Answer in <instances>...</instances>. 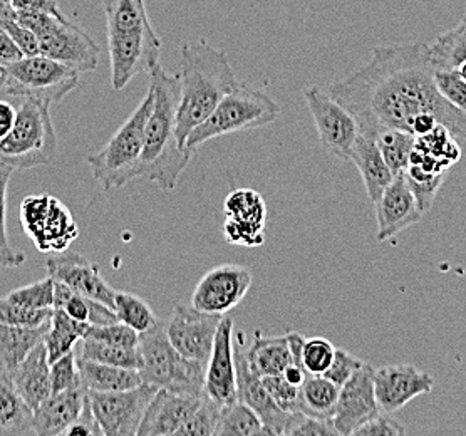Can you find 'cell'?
I'll use <instances>...</instances> for the list:
<instances>
[{
	"label": "cell",
	"instance_id": "9c48e42d",
	"mask_svg": "<svg viewBox=\"0 0 466 436\" xmlns=\"http://www.w3.org/2000/svg\"><path fill=\"white\" fill-rule=\"evenodd\" d=\"M19 213L24 232L43 254L66 252L79 235L73 213L51 193L25 197Z\"/></svg>",
	"mask_w": 466,
	"mask_h": 436
},
{
	"label": "cell",
	"instance_id": "6125c7cd",
	"mask_svg": "<svg viewBox=\"0 0 466 436\" xmlns=\"http://www.w3.org/2000/svg\"><path fill=\"white\" fill-rule=\"evenodd\" d=\"M9 2H11V0H4V4H9Z\"/></svg>",
	"mask_w": 466,
	"mask_h": 436
},
{
	"label": "cell",
	"instance_id": "d590c367",
	"mask_svg": "<svg viewBox=\"0 0 466 436\" xmlns=\"http://www.w3.org/2000/svg\"><path fill=\"white\" fill-rule=\"evenodd\" d=\"M235 435H267L260 416L240 400L222 406L220 420L215 430V436Z\"/></svg>",
	"mask_w": 466,
	"mask_h": 436
},
{
	"label": "cell",
	"instance_id": "816d5d0a",
	"mask_svg": "<svg viewBox=\"0 0 466 436\" xmlns=\"http://www.w3.org/2000/svg\"><path fill=\"white\" fill-rule=\"evenodd\" d=\"M362 364L364 362L358 360L356 356H352L350 352L344 351V350H336L334 360H332L330 366L324 372V376L340 388L342 384L350 380L354 372L360 370Z\"/></svg>",
	"mask_w": 466,
	"mask_h": 436
},
{
	"label": "cell",
	"instance_id": "11a10c76",
	"mask_svg": "<svg viewBox=\"0 0 466 436\" xmlns=\"http://www.w3.org/2000/svg\"><path fill=\"white\" fill-rule=\"evenodd\" d=\"M24 53L17 43L11 37L4 27H0V67H7L17 61H21Z\"/></svg>",
	"mask_w": 466,
	"mask_h": 436
},
{
	"label": "cell",
	"instance_id": "e575fe53",
	"mask_svg": "<svg viewBox=\"0 0 466 436\" xmlns=\"http://www.w3.org/2000/svg\"><path fill=\"white\" fill-rule=\"evenodd\" d=\"M428 47L436 71L458 69L466 61V15L456 27L438 35Z\"/></svg>",
	"mask_w": 466,
	"mask_h": 436
},
{
	"label": "cell",
	"instance_id": "e7e4bbea",
	"mask_svg": "<svg viewBox=\"0 0 466 436\" xmlns=\"http://www.w3.org/2000/svg\"><path fill=\"white\" fill-rule=\"evenodd\" d=\"M465 15H466V12H465Z\"/></svg>",
	"mask_w": 466,
	"mask_h": 436
},
{
	"label": "cell",
	"instance_id": "30bf717a",
	"mask_svg": "<svg viewBox=\"0 0 466 436\" xmlns=\"http://www.w3.org/2000/svg\"><path fill=\"white\" fill-rule=\"evenodd\" d=\"M157 391L158 388L148 383L127 391H89V403L105 436H138L139 425Z\"/></svg>",
	"mask_w": 466,
	"mask_h": 436
},
{
	"label": "cell",
	"instance_id": "94428289",
	"mask_svg": "<svg viewBox=\"0 0 466 436\" xmlns=\"http://www.w3.org/2000/svg\"><path fill=\"white\" fill-rule=\"evenodd\" d=\"M458 73H460V76H461V77H463V79H465V83H466V61L465 63H463V65L460 66V67H458Z\"/></svg>",
	"mask_w": 466,
	"mask_h": 436
},
{
	"label": "cell",
	"instance_id": "ba28073f",
	"mask_svg": "<svg viewBox=\"0 0 466 436\" xmlns=\"http://www.w3.org/2000/svg\"><path fill=\"white\" fill-rule=\"evenodd\" d=\"M79 85V73L44 54L24 56L5 67L2 91L9 96L32 97L47 105L63 101Z\"/></svg>",
	"mask_w": 466,
	"mask_h": 436
},
{
	"label": "cell",
	"instance_id": "be15d7a7",
	"mask_svg": "<svg viewBox=\"0 0 466 436\" xmlns=\"http://www.w3.org/2000/svg\"><path fill=\"white\" fill-rule=\"evenodd\" d=\"M2 4H4V0H0V5H2Z\"/></svg>",
	"mask_w": 466,
	"mask_h": 436
},
{
	"label": "cell",
	"instance_id": "c3c4849f",
	"mask_svg": "<svg viewBox=\"0 0 466 436\" xmlns=\"http://www.w3.org/2000/svg\"><path fill=\"white\" fill-rule=\"evenodd\" d=\"M83 378H81V370H79V358L76 356L75 351L67 352L57 361L51 362V386L53 393H59L69 388L81 386Z\"/></svg>",
	"mask_w": 466,
	"mask_h": 436
},
{
	"label": "cell",
	"instance_id": "ffe728a7",
	"mask_svg": "<svg viewBox=\"0 0 466 436\" xmlns=\"http://www.w3.org/2000/svg\"><path fill=\"white\" fill-rule=\"evenodd\" d=\"M376 207V222L378 242L391 240L406 228L420 224L423 218V210L420 208L408 180L401 175H396L388 188L382 192Z\"/></svg>",
	"mask_w": 466,
	"mask_h": 436
},
{
	"label": "cell",
	"instance_id": "f1b7e54d",
	"mask_svg": "<svg viewBox=\"0 0 466 436\" xmlns=\"http://www.w3.org/2000/svg\"><path fill=\"white\" fill-rule=\"evenodd\" d=\"M245 358L250 370L265 378L282 374L292 362V351L286 336L267 338L260 330H255L252 344L248 348L245 346Z\"/></svg>",
	"mask_w": 466,
	"mask_h": 436
},
{
	"label": "cell",
	"instance_id": "1f68e13d",
	"mask_svg": "<svg viewBox=\"0 0 466 436\" xmlns=\"http://www.w3.org/2000/svg\"><path fill=\"white\" fill-rule=\"evenodd\" d=\"M339 391V386L332 383L324 374L308 372L304 383L299 388L300 411L320 420H332Z\"/></svg>",
	"mask_w": 466,
	"mask_h": 436
},
{
	"label": "cell",
	"instance_id": "ee69618b",
	"mask_svg": "<svg viewBox=\"0 0 466 436\" xmlns=\"http://www.w3.org/2000/svg\"><path fill=\"white\" fill-rule=\"evenodd\" d=\"M5 298L25 308L54 309V279L47 276L34 284L12 290Z\"/></svg>",
	"mask_w": 466,
	"mask_h": 436
},
{
	"label": "cell",
	"instance_id": "5bb4252c",
	"mask_svg": "<svg viewBox=\"0 0 466 436\" xmlns=\"http://www.w3.org/2000/svg\"><path fill=\"white\" fill-rule=\"evenodd\" d=\"M252 286V272L244 266L225 264L208 270L191 294V306L225 316L244 300Z\"/></svg>",
	"mask_w": 466,
	"mask_h": 436
},
{
	"label": "cell",
	"instance_id": "4fadbf2b",
	"mask_svg": "<svg viewBox=\"0 0 466 436\" xmlns=\"http://www.w3.org/2000/svg\"><path fill=\"white\" fill-rule=\"evenodd\" d=\"M222 318L178 302L175 304L170 319L167 320V332L171 344L185 358L207 366Z\"/></svg>",
	"mask_w": 466,
	"mask_h": 436
},
{
	"label": "cell",
	"instance_id": "5b68a950",
	"mask_svg": "<svg viewBox=\"0 0 466 436\" xmlns=\"http://www.w3.org/2000/svg\"><path fill=\"white\" fill-rule=\"evenodd\" d=\"M139 352L143 356L139 370L143 383L171 393H205L207 366L185 358L171 344L167 320H158L151 330L139 334Z\"/></svg>",
	"mask_w": 466,
	"mask_h": 436
},
{
	"label": "cell",
	"instance_id": "83f0119b",
	"mask_svg": "<svg viewBox=\"0 0 466 436\" xmlns=\"http://www.w3.org/2000/svg\"><path fill=\"white\" fill-rule=\"evenodd\" d=\"M32 410L12 381L11 374L0 368V436L34 435Z\"/></svg>",
	"mask_w": 466,
	"mask_h": 436
},
{
	"label": "cell",
	"instance_id": "277c9868",
	"mask_svg": "<svg viewBox=\"0 0 466 436\" xmlns=\"http://www.w3.org/2000/svg\"><path fill=\"white\" fill-rule=\"evenodd\" d=\"M153 107L151 87L131 117L111 137L106 145L86 155L96 181L109 192L141 177V155L145 148V128Z\"/></svg>",
	"mask_w": 466,
	"mask_h": 436
},
{
	"label": "cell",
	"instance_id": "7c38bea8",
	"mask_svg": "<svg viewBox=\"0 0 466 436\" xmlns=\"http://www.w3.org/2000/svg\"><path fill=\"white\" fill-rule=\"evenodd\" d=\"M304 97L314 117L322 148L339 160L350 161V148L360 137L358 121L346 107L318 87H308Z\"/></svg>",
	"mask_w": 466,
	"mask_h": 436
},
{
	"label": "cell",
	"instance_id": "9f6ffc18",
	"mask_svg": "<svg viewBox=\"0 0 466 436\" xmlns=\"http://www.w3.org/2000/svg\"><path fill=\"white\" fill-rule=\"evenodd\" d=\"M9 5L14 12H49L57 15L63 14L57 0H11Z\"/></svg>",
	"mask_w": 466,
	"mask_h": 436
},
{
	"label": "cell",
	"instance_id": "484cf974",
	"mask_svg": "<svg viewBox=\"0 0 466 436\" xmlns=\"http://www.w3.org/2000/svg\"><path fill=\"white\" fill-rule=\"evenodd\" d=\"M11 378L17 391L32 410H35L53 394L51 362L44 340L11 372Z\"/></svg>",
	"mask_w": 466,
	"mask_h": 436
},
{
	"label": "cell",
	"instance_id": "f907efd6",
	"mask_svg": "<svg viewBox=\"0 0 466 436\" xmlns=\"http://www.w3.org/2000/svg\"><path fill=\"white\" fill-rule=\"evenodd\" d=\"M267 391L272 396L277 406L287 413L300 411V396H299V386L289 383L282 374L276 376H265L262 378Z\"/></svg>",
	"mask_w": 466,
	"mask_h": 436
},
{
	"label": "cell",
	"instance_id": "8992f818",
	"mask_svg": "<svg viewBox=\"0 0 466 436\" xmlns=\"http://www.w3.org/2000/svg\"><path fill=\"white\" fill-rule=\"evenodd\" d=\"M280 117V106L265 91L237 85L223 96L212 115L191 129L185 148L195 153L207 141L238 131L262 128Z\"/></svg>",
	"mask_w": 466,
	"mask_h": 436
},
{
	"label": "cell",
	"instance_id": "9a60e30c",
	"mask_svg": "<svg viewBox=\"0 0 466 436\" xmlns=\"http://www.w3.org/2000/svg\"><path fill=\"white\" fill-rule=\"evenodd\" d=\"M223 234L228 244L247 248L264 245L267 205L260 193L250 188L233 190L223 202Z\"/></svg>",
	"mask_w": 466,
	"mask_h": 436
},
{
	"label": "cell",
	"instance_id": "ac0fdd59",
	"mask_svg": "<svg viewBox=\"0 0 466 436\" xmlns=\"http://www.w3.org/2000/svg\"><path fill=\"white\" fill-rule=\"evenodd\" d=\"M435 380L431 374L418 370L413 364H391L374 370V391L384 413L403 410L406 404L433 391Z\"/></svg>",
	"mask_w": 466,
	"mask_h": 436
},
{
	"label": "cell",
	"instance_id": "7bdbcfd3",
	"mask_svg": "<svg viewBox=\"0 0 466 436\" xmlns=\"http://www.w3.org/2000/svg\"><path fill=\"white\" fill-rule=\"evenodd\" d=\"M404 177L408 180V185L411 187L414 197L418 200V205L423 212H428L431 205L435 202L436 193L441 188L446 175H438V173H430L424 171L420 167L410 165L408 170L404 171Z\"/></svg>",
	"mask_w": 466,
	"mask_h": 436
},
{
	"label": "cell",
	"instance_id": "8d00e7d4",
	"mask_svg": "<svg viewBox=\"0 0 466 436\" xmlns=\"http://www.w3.org/2000/svg\"><path fill=\"white\" fill-rule=\"evenodd\" d=\"M79 360L103 362V364L138 370V371L143 368V356L139 352V346L138 348H121V346H111L91 338L83 340Z\"/></svg>",
	"mask_w": 466,
	"mask_h": 436
},
{
	"label": "cell",
	"instance_id": "681fc988",
	"mask_svg": "<svg viewBox=\"0 0 466 436\" xmlns=\"http://www.w3.org/2000/svg\"><path fill=\"white\" fill-rule=\"evenodd\" d=\"M435 83L441 96L466 117V83L458 69H435Z\"/></svg>",
	"mask_w": 466,
	"mask_h": 436
},
{
	"label": "cell",
	"instance_id": "7402d4cb",
	"mask_svg": "<svg viewBox=\"0 0 466 436\" xmlns=\"http://www.w3.org/2000/svg\"><path fill=\"white\" fill-rule=\"evenodd\" d=\"M233 322L230 316H223L215 336L212 356L207 364L205 393L208 394L220 406L238 400L237 391V366L233 351Z\"/></svg>",
	"mask_w": 466,
	"mask_h": 436
},
{
	"label": "cell",
	"instance_id": "f6af8a7d",
	"mask_svg": "<svg viewBox=\"0 0 466 436\" xmlns=\"http://www.w3.org/2000/svg\"><path fill=\"white\" fill-rule=\"evenodd\" d=\"M86 338L101 340L111 346H121V348H138L139 332L129 328L125 322L116 320L105 326H91Z\"/></svg>",
	"mask_w": 466,
	"mask_h": 436
},
{
	"label": "cell",
	"instance_id": "6da1fadb",
	"mask_svg": "<svg viewBox=\"0 0 466 436\" xmlns=\"http://www.w3.org/2000/svg\"><path fill=\"white\" fill-rule=\"evenodd\" d=\"M329 96L358 121L360 135L376 137L384 129L413 135L418 117L431 115L455 137L466 138V117L451 106L435 83L428 44L380 46L371 61L330 87Z\"/></svg>",
	"mask_w": 466,
	"mask_h": 436
},
{
	"label": "cell",
	"instance_id": "836d02e7",
	"mask_svg": "<svg viewBox=\"0 0 466 436\" xmlns=\"http://www.w3.org/2000/svg\"><path fill=\"white\" fill-rule=\"evenodd\" d=\"M107 34L133 33L151 27L145 0H103Z\"/></svg>",
	"mask_w": 466,
	"mask_h": 436
},
{
	"label": "cell",
	"instance_id": "4dcf8cb0",
	"mask_svg": "<svg viewBox=\"0 0 466 436\" xmlns=\"http://www.w3.org/2000/svg\"><path fill=\"white\" fill-rule=\"evenodd\" d=\"M79 370L83 383L89 391H127L143 384V378L138 370L119 368L87 360H79Z\"/></svg>",
	"mask_w": 466,
	"mask_h": 436
},
{
	"label": "cell",
	"instance_id": "f5cc1de1",
	"mask_svg": "<svg viewBox=\"0 0 466 436\" xmlns=\"http://www.w3.org/2000/svg\"><path fill=\"white\" fill-rule=\"evenodd\" d=\"M406 433V428L392 420L390 413L381 411L380 415L371 418L368 423L358 428L352 436H401Z\"/></svg>",
	"mask_w": 466,
	"mask_h": 436
},
{
	"label": "cell",
	"instance_id": "2e32d148",
	"mask_svg": "<svg viewBox=\"0 0 466 436\" xmlns=\"http://www.w3.org/2000/svg\"><path fill=\"white\" fill-rule=\"evenodd\" d=\"M381 413L374 391V368L362 364L358 371L340 386L339 400L332 416L338 433L350 436Z\"/></svg>",
	"mask_w": 466,
	"mask_h": 436
},
{
	"label": "cell",
	"instance_id": "e0dca14e",
	"mask_svg": "<svg viewBox=\"0 0 466 436\" xmlns=\"http://www.w3.org/2000/svg\"><path fill=\"white\" fill-rule=\"evenodd\" d=\"M39 51L44 56L73 67L79 75L93 73L99 65V47L89 34L67 17L53 29L37 35Z\"/></svg>",
	"mask_w": 466,
	"mask_h": 436
},
{
	"label": "cell",
	"instance_id": "4316f807",
	"mask_svg": "<svg viewBox=\"0 0 466 436\" xmlns=\"http://www.w3.org/2000/svg\"><path fill=\"white\" fill-rule=\"evenodd\" d=\"M350 161L358 167L371 202H378L382 192L394 178V173L382 158L381 149L376 139L360 133L350 148Z\"/></svg>",
	"mask_w": 466,
	"mask_h": 436
},
{
	"label": "cell",
	"instance_id": "cb8c5ba5",
	"mask_svg": "<svg viewBox=\"0 0 466 436\" xmlns=\"http://www.w3.org/2000/svg\"><path fill=\"white\" fill-rule=\"evenodd\" d=\"M89 391L85 384L53 393L34 410V435L64 436L66 430L81 415Z\"/></svg>",
	"mask_w": 466,
	"mask_h": 436
},
{
	"label": "cell",
	"instance_id": "f546056e",
	"mask_svg": "<svg viewBox=\"0 0 466 436\" xmlns=\"http://www.w3.org/2000/svg\"><path fill=\"white\" fill-rule=\"evenodd\" d=\"M51 324L24 328L0 324V368L11 374L43 342Z\"/></svg>",
	"mask_w": 466,
	"mask_h": 436
},
{
	"label": "cell",
	"instance_id": "91938a15",
	"mask_svg": "<svg viewBox=\"0 0 466 436\" xmlns=\"http://www.w3.org/2000/svg\"><path fill=\"white\" fill-rule=\"evenodd\" d=\"M4 83H5V67H0V91Z\"/></svg>",
	"mask_w": 466,
	"mask_h": 436
},
{
	"label": "cell",
	"instance_id": "db71d44e",
	"mask_svg": "<svg viewBox=\"0 0 466 436\" xmlns=\"http://www.w3.org/2000/svg\"><path fill=\"white\" fill-rule=\"evenodd\" d=\"M64 436H105L101 426L96 420L95 413H93L89 396H87V401H86L81 415L77 416L75 423L66 430Z\"/></svg>",
	"mask_w": 466,
	"mask_h": 436
},
{
	"label": "cell",
	"instance_id": "d4e9b609",
	"mask_svg": "<svg viewBox=\"0 0 466 436\" xmlns=\"http://www.w3.org/2000/svg\"><path fill=\"white\" fill-rule=\"evenodd\" d=\"M460 158L461 147L458 145L455 135L440 125L423 137H416L410 165L430 173L446 175Z\"/></svg>",
	"mask_w": 466,
	"mask_h": 436
},
{
	"label": "cell",
	"instance_id": "6f0895ef",
	"mask_svg": "<svg viewBox=\"0 0 466 436\" xmlns=\"http://www.w3.org/2000/svg\"><path fill=\"white\" fill-rule=\"evenodd\" d=\"M17 117V109L7 101H0V139L9 135Z\"/></svg>",
	"mask_w": 466,
	"mask_h": 436
},
{
	"label": "cell",
	"instance_id": "603a6c76",
	"mask_svg": "<svg viewBox=\"0 0 466 436\" xmlns=\"http://www.w3.org/2000/svg\"><path fill=\"white\" fill-rule=\"evenodd\" d=\"M203 394L197 396L158 390L139 425L138 436L177 435L198 408Z\"/></svg>",
	"mask_w": 466,
	"mask_h": 436
},
{
	"label": "cell",
	"instance_id": "74e56055",
	"mask_svg": "<svg viewBox=\"0 0 466 436\" xmlns=\"http://www.w3.org/2000/svg\"><path fill=\"white\" fill-rule=\"evenodd\" d=\"M376 143L394 177L408 170L416 143L414 135L403 129H384L376 137Z\"/></svg>",
	"mask_w": 466,
	"mask_h": 436
},
{
	"label": "cell",
	"instance_id": "44dd1931",
	"mask_svg": "<svg viewBox=\"0 0 466 436\" xmlns=\"http://www.w3.org/2000/svg\"><path fill=\"white\" fill-rule=\"evenodd\" d=\"M47 276L63 282L85 298L95 299L115 309L116 290L101 276L99 267L77 252H64L46 262Z\"/></svg>",
	"mask_w": 466,
	"mask_h": 436
},
{
	"label": "cell",
	"instance_id": "d6986e66",
	"mask_svg": "<svg viewBox=\"0 0 466 436\" xmlns=\"http://www.w3.org/2000/svg\"><path fill=\"white\" fill-rule=\"evenodd\" d=\"M233 351L237 366L238 400L248 404L260 416L267 435H284V428L290 413L277 406L270 393L267 391L262 378L250 370L245 358L244 332H237V340H233Z\"/></svg>",
	"mask_w": 466,
	"mask_h": 436
},
{
	"label": "cell",
	"instance_id": "8fae6325",
	"mask_svg": "<svg viewBox=\"0 0 466 436\" xmlns=\"http://www.w3.org/2000/svg\"><path fill=\"white\" fill-rule=\"evenodd\" d=\"M161 46V39L153 25L133 33L107 34L113 87L121 91L137 76L149 73L159 65Z\"/></svg>",
	"mask_w": 466,
	"mask_h": 436
},
{
	"label": "cell",
	"instance_id": "680465c9",
	"mask_svg": "<svg viewBox=\"0 0 466 436\" xmlns=\"http://www.w3.org/2000/svg\"><path fill=\"white\" fill-rule=\"evenodd\" d=\"M282 376L286 378L289 383L300 388V384L304 383V380H306V376H308V371H306V368H304L302 364H297V362L292 361L287 366L286 370H284Z\"/></svg>",
	"mask_w": 466,
	"mask_h": 436
},
{
	"label": "cell",
	"instance_id": "52a82bcc",
	"mask_svg": "<svg viewBox=\"0 0 466 436\" xmlns=\"http://www.w3.org/2000/svg\"><path fill=\"white\" fill-rule=\"evenodd\" d=\"M51 105L24 97L7 137L0 139V163L12 170H32L51 165L57 155V137Z\"/></svg>",
	"mask_w": 466,
	"mask_h": 436
},
{
	"label": "cell",
	"instance_id": "ab89813d",
	"mask_svg": "<svg viewBox=\"0 0 466 436\" xmlns=\"http://www.w3.org/2000/svg\"><path fill=\"white\" fill-rule=\"evenodd\" d=\"M12 173L11 167L0 163V267L4 269H14L25 262V254L12 247L7 232V192Z\"/></svg>",
	"mask_w": 466,
	"mask_h": 436
},
{
	"label": "cell",
	"instance_id": "60d3db41",
	"mask_svg": "<svg viewBox=\"0 0 466 436\" xmlns=\"http://www.w3.org/2000/svg\"><path fill=\"white\" fill-rule=\"evenodd\" d=\"M222 413V406L212 400L208 394L202 396V401L195 413L187 420V423L178 430V436H215Z\"/></svg>",
	"mask_w": 466,
	"mask_h": 436
},
{
	"label": "cell",
	"instance_id": "b9f144b4",
	"mask_svg": "<svg viewBox=\"0 0 466 436\" xmlns=\"http://www.w3.org/2000/svg\"><path fill=\"white\" fill-rule=\"evenodd\" d=\"M54 309H32L15 304L7 298L0 299V324L43 328L51 324Z\"/></svg>",
	"mask_w": 466,
	"mask_h": 436
},
{
	"label": "cell",
	"instance_id": "7dc6e473",
	"mask_svg": "<svg viewBox=\"0 0 466 436\" xmlns=\"http://www.w3.org/2000/svg\"><path fill=\"white\" fill-rule=\"evenodd\" d=\"M336 348L324 338L306 340L302 348V364L310 374H324L334 360Z\"/></svg>",
	"mask_w": 466,
	"mask_h": 436
},
{
	"label": "cell",
	"instance_id": "7a4b0ae2",
	"mask_svg": "<svg viewBox=\"0 0 466 436\" xmlns=\"http://www.w3.org/2000/svg\"><path fill=\"white\" fill-rule=\"evenodd\" d=\"M149 87L153 91V107L145 128L141 177L155 181L163 192H171L195 155L177 137L180 79L157 65L149 71Z\"/></svg>",
	"mask_w": 466,
	"mask_h": 436
},
{
	"label": "cell",
	"instance_id": "f35d334b",
	"mask_svg": "<svg viewBox=\"0 0 466 436\" xmlns=\"http://www.w3.org/2000/svg\"><path fill=\"white\" fill-rule=\"evenodd\" d=\"M115 312L117 319L138 330L139 334L151 330L159 320L153 309L149 308L148 302L131 292L115 294Z\"/></svg>",
	"mask_w": 466,
	"mask_h": 436
},
{
	"label": "cell",
	"instance_id": "bcb514c9",
	"mask_svg": "<svg viewBox=\"0 0 466 436\" xmlns=\"http://www.w3.org/2000/svg\"><path fill=\"white\" fill-rule=\"evenodd\" d=\"M284 435L289 436H332L339 435L332 420H320L316 416L306 415L302 411L290 413L287 420Z\"/></svg>",
	"mask_w": 466,
	"mask_h": 436
},
{
	"label": "cell",
	"instance_id": "3957f363",
	"mask_svg": "<svg viewBox=\"0 0 466 436\" xmlns=\"http://www.w3.org/2000/svg\"><path fill=\"white\" fill-rule=\"evenodd\" d=\"M180 56L177 137L185 147L191 129L210 117L223 96L238 83L227 54L215 49L205 39L183 44Z\"/></svg>",
	"mask_w": 466,
	"mask_h": 436
},
{
	"label": "cell",
	"instance_id": "d6a6232c",
	"mask_svg": "<svg viewBox=\"0 0 466 436\" xmlns=\"http://www.w3.org/2000/svg\"><path fill=\"white\" fill-rule=\"evenodd\" d=\"M89 328L91 324L71 318L63 309H54L51 328L44 338L49 362L57 361L67 352L75 351L76 344L85 340Z\"/></svg>",
	"mask_w": 466,
	"mask_h": 436
}]
</instances>
